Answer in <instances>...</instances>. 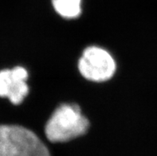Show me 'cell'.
<instances>
[{"mask_svg":"<svg viewBox=\"0 0 157 156\" xmlns=\"http://www.w3.org/2000/svg\"><path fill=\"white\" fill-rule=\"evenodd\" d=\"M78 69L82 75L89 81L102 82L113 76L116 63L106 50L91 46L84 51L78 62Z\"/></svg>","mask_w":157,"mask_h":156,"instance_id":"obj_3","label":"cell"},{"mask_svg":"<svg viewBox=\"0 0 157 156\" xmlns=\"http://www.w3.org/2000/svg\"><path fill=\"white\" fill-rule=\"evenodd\" d=\"M82 0H52L54 10L65 18H75L82 13Z\"/></svg>","mask_w":157,"mask_h":156,"instance_id":"obj_5","label":"cell"},{"mask_svg":"<svg viewBox=\"0 0 157 156\" xmlns=\"http://www.w3.org/2000/svg\"><path fill=\"white\" fill-rule=\"evenodd\" d=\"M27 77V71L21 66L0 71V97H6L14 105L22 103L29 93Z\"/></svg>","mask_w":157,"mask_h":156,"instance_id":"obj_4","label":"cell"},{"mask_svg":"<svg viewBox=\"0 0 157 156\" xmlns=\"http://www.w3.org/2000/svg\"><path fill=\"white\" fill-rule=\"evenodd\" d=\"M90 122L77 105H62L54 111L45 127L52 143H65L87 132Z\"/></svg>","mask_w":157,"mask_h":156,"instance_id":"obj_1","label":"cell"},{"mask_svg":"<svg viewBox=\"0 0 157 156\" xmlns=\"http://www.w3.org/2000/svg\"><path fill=\"white\" fill-rule=\"evenodd\" d=\"M0 156H50L33 131L18 125H0Z\"/></svg>","mask_w":157,"mask_h":156,"instance_id":"obj_2","label":"cell"}]
</instances>
